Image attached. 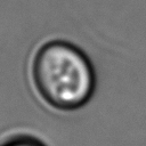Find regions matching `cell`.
I'll return each mask as SVG.
<instances>
[{
    "mask_svg": "<svg viewBox=\"0 0 146 146\" xmlns=\"http://www.w3.org/2000/svg\"><path fill=\"white\" fill-rule=\"evenodd\" d=\"M36 91L51 107L73 111L86 105L96 88V74L87 55L66 41H51L36 52L32 65Z\"/></svg>",
    "mask_w": 146,
    "mask_h": 146,
    "instance_id": "1",
    "label": "cell"
},
{
    "mask_svg": "<svg viewBox=\"0 0 146 146\" xmlns=\"http://www.w3.org/2000/svg\"><path fill=\"white\" fill-rule=\"evenodd\" d=\"M1 146H46L35 137L27 135H18L6 140Z\"/></svg>",
    "mask_w": 146,
    "mask_h": 146,
    "instance_id": "2",
    "label": "cell"
}]
</instances>
